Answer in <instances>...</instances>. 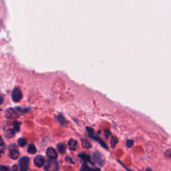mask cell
I'll return each instance as SVG.
<instances>
[{
  "label": "cell",
  "mask_w": 171,
  "mask_h": 171,
  "mask_svg": "<svg viewBox=\"0 0 171 171\" xmlns=\"http://www.w3.org/2000/svg\"><path fill=\"white\" fill-rule=\"evenodd\" d=\"M86 130H87L88 134H89V136H90V138H92L93 140H96V142H98L99 144L101 145L104 148H105L106 150H108L109 149L108 145H107L106 143L104 142L103 140L101 138H100L98 136H97L96 134H95V132H94V129H93L92 128L86 127Z\"/></svg>",
  "instance_id": "1"
},
{
  "label": "cell",
  "mask_w": 171,
  "mask_h": 171,
  "mask_svg": "<svg viewBox=\"0 0 171 171\" xmlns=\"http://www.w3.org/2000/svg\"><path fill=\"white\" fill-rule=\"evenodd\" d=\"M45 171H58L59 163L53 159H48L44 166Z\"/></svg>",
  "instance_id": "2"
},
{
  "label": "cell",
  "mask_w": 171,
  "mask_h": 171,
  "mask_svg": "<svg viewBox=\"0 0 171 171\" xmlns=\"http://www.w3.org/2000/svg\"><path fill=\"white\" fill-rule=\"evenodd\" d=\"M30 161V158L26 157V156L20 158L19 162H18L19 171H28Z\"/></svg>",
  "instance_id": "3"
},
{
  "label": "cell",
  "mask_w": 171,
  "mask_h": 171,
  "mask_svg": "<svg viewBox=\"0 0 171 171\" xmlns=\"http://www.w3.org/2000/svg\"><path fill=\"white\" fill-rule=\"evenodd\" d=\"M22 92L19 88H15L12 90L11 92V98L15 102H18L22 98Z\"/></svg>",
  "instance_id": "4"
},
{
  "label": "cell",
  "mask_w": 171,
  "mask_h": 171,
  "mask_svg": "<svg viewBox=\"0 0 171 171\" xmlns=\"http://www.w3.org/2000/svg\"><path fill=\"white\" fill-rule=\"evenodd\" d=\"M19 114L14 108H8L5 111V117L9 119H16L19 117Z\"/></svg>",
  "instance_id": "5"
},
{
  "label": "cell",
  "mask_w": 171,
  "mask_h": 171,
  "mask_svg": "<svg viewBox=\"0 0 171 171\" xmlns=\"http://www.w3.org/2000/svg\"><path fill=\"white\" fill-rule=\"evenodd\" d=\"M93 160L95 163L100 164V165H103L104 163V158H103V156L99 153L98 152H95L93 153Z\"/></svg>",
  "instance_id": "6"
},
{
  "label": "cell",
  "mask_w": 171,
  "mask_h": 171,
  "mask_svg": "<svg viewBox=\"0 0 171 171\" xmlns=\"http://www.w3.org/2000/svg\"><path fill=\"white\" fill-rule=\"evenodd\" d=\"M34 164L36 167L41 168L45 164V159L43 156L42 155H38L34 158Z\"/></svg>",
  "instance_id": "7"
},
{
  "label": "cell",
  "mask_w": 171,
  "mask_h": 171,
  "mask_svg": "<svg viewBox=\"0 0 171 171\" xmlns=\"http://www.w3.org/2000/svg\"><path fill=\"white\" fill-rule=\"evenodd\" d=\"M46 154L48 155V158L50 159H56L58 157V153L56 151V150L53 148L52 147H48L46 150Z\"/></svg>",
  "instance_id": "8"
},
{
  "label": "cell",
  "mask_w": 171,
  "mask_h": 171,
  "mask_svg": "<svg viewBox=\"0 0 171 171\" xmlns=\"http://www.w3.org/2000/svg\"><path fill=\"white\" fill-rule=\"evenodd\" d=\"M20 156V152L16 148V146L14 148H11L10 150V157L12 158V159L16 160Z\"/></svg>",
  "instance_id": "9"
},
{
  "label": "cell",
  "mask_w": 171,
  "mask_h": 171,
  "mask_svg": "<svg viewBox=\"0 0 171 171\" xmlns=\"http://www.w3.org/2000/svg\"><path fill=\"white\" fill-rule=\"evenodd\" d=\"M78 146V142L76 140L71 138L68 141V148L71 151H76V147Z\"/></svg>",
  "instance_id": "10"
},
{
  "label": "cell",
  "mask_w": 171,
  "mask_h": 171,
  "mask_svg": "<svg viewBox=\"0 0 171 171\" xmlns=\"http://www.w3.org/2000/svg\"><path fill=\"white\" fill-rule=\"evenodd\" d=\"M78 157H80L82 160H83L84 163H92L91 157L89 154L86 153H80L78 154Z\"/></svg>",
  "instance_id": "11"
},
{
  "label": "cell",
  "mask_w": 171,
  "mask_h": 171,
  "mask_svg": "<svg viewBox=\"0 0 171 171\" xmlns=\"http://www.w3.org/2000/svg\"><path fill=\"white\" fill-rule=\"evenodd\" d=\"M57 148L58 150V151L60 154L65 153L66 151V145L63 142H60L57 145Z\"/></svg>",
  "instance_id": "12"
},
{
  "label": "cell",
  "mask_w": 171,
  "mask_h": 171,
  "mask_svg": "<svg viewBox=\"0 0 171 171\" xmlns=\"http://www.w3.org/2000/svg\"><path fill=\"white\" fill-rule=\"evenodd\" d=\"M27 152H29L30 154H35L36 152H37V148H36V146L33 144L30 145L28 148L27 149Z\"/></svg>",
  "instance_id": "13"
},
{
  "label": "cell",
  "mask_w": 171,
  "mask_h": 171,
  "mask_svg": "<svg viewBox=\"0 0 171 171\" xmlns=\"http://www.w3.org/2000/svg\"><path fill=\"white\" fill-rule=\"evenodd\" d=\"M21 124V123L18 121L15 120L14 121L13 123V127H14V130L16 132H20V125Z\"/></svg>",
  "instance_id": "14"
},
{
  "label": "cell",
  "mask_w": 171,
  "mask_h": 171,
  "mask_svg": "<svg viewBox=\"0 0 171 171\" xmlns=\"http://www.w3.org/2000/svg\"><path fill=\"white\" fill-rule=\"evenodd\" d=\"M82 141V145L83 146L84 148H90L91 147V144L88 142V140H87L86 139H84L82 138L81 140Z\"/></svg>",
  "instance_id": "15"
},
{
  "label": "cell",
  "mask_w": 171,
  "mask_h": 171,
  "mask_svg": "<svg viewBox=\"0 0 171 171\" xmlns=\"http://www.w3.org/2000/svg\"><path fill=\"white\" fill-rule=\"evenodd\" d=\"M15 131L14 130V129H9L8 130L6 131L5 132V136L7 138H12V137H14L15 135Z\"/></svg>",
  "instance_id": "16"
},
{
  "label": "cell",
  "mask_w": 171,
  "mask_h": 171,
  "mask_svg": "<svg viewBox=\"0 0 171 171\" xmlns=\"http://www.w3.org/2000/svg\"><path fill=\"white\" fill-rule=\"evenodd\" d=\"M58 120L59 123L62 124V125H64V124H66V118H64V117H63V116L62 114H59V115H58Z\"/></svg>",
  "instance_id": "17"
},
{
  "label": "cell",
  "mask_w": 171,
  "mask_h": 171,
  "mask_svg": "<svg viewBox=\"0 0 171 171\" xmlns=\"http://www.w3.org/2000/svg\"><path fill=\"white\" fill-rule=\"evenodd\" d=\"M118 140L117 137H116L115 136H112L110 143H111V146L112 148H115V146H117V145L118 144Z\"/></svg>",
  "instance_id": "18"
},
{
  "label": "cell",
  "mask_w": 171,
  "mask_h": 171,
  "mask_svg": "<svg viewBox=\"0 0 171 171\" xmlns=\"http://www.w3.org/2000/svg\"><path fill=\"white\" fill-rule=\"evenodd\" d=\"M18 145H19L21 147H23V146H25L27 145V140L25 138H21L19 140H18Z\"/></svg>",
  "instance_id": "19"
},
{
  "label": "cell",
  "mask_w": 171,
  "mask_h": 171,
  "mask_svg": "<svg viewBox=\"0 0 171 171\" xmlns=\"http://www.w3.org/2000/svg\"><path fill=\"white\" fill-rule=\"evenodd\" d=\"M0 171H11V170L8 166L0 164Z\"/></svg>",
  "instance_id": "20"
},
{
  "label": "cell",
  "mask_w": 171,
  "mask_h": 171,
  "mask_svg": "<svg viewBox=\"0 0 171 171\" xmlns=\"http://www.w3.org/2000/svg\"><path fill=\"white\" fill-rule=\"evenodd\" d=\"M126 146L128 148L132 147V146L134 145V140H128L126 142Z\"/></svg>",
  "instance_id": "21"
},
{
  "label": "cell",
  "mask_w": 171,
  "mask_h": 171,
  "mask_svg": "<svg viewBox=\"0 0 171 171\" xmlns=\"http://www.w3.org/2000/svg\"><path fill=\"white\" fill-rule=\"evenodd\" d=\"M111 134V133H110V132L109 130H105L104 131V135H105V136L106 137V138H108L109 137V136Z\"/></svg>",
  "instance_id": "22"
},
{
  "label": "cell",
  "mask_w": 171,
  "mask_h": 171,
  "mask_svg": "<svg viewBox=\"0 0 171 171\" xmlns=\"http://www.w3.org/2000/svg\"><path fill=\"white\" fill-rule=\"evenodd\" d=\"M171 152H170V149H168L167 151L165 152V155L166 157H168L169 158H170V154Z\"/></svg>",
  "instance_id": "23"
},
{
  "label": "cell",
  "mask_w": 171,
  "mask_h": 171,
  "mask_svg": "<svg viewBox=\"0 0 171 171\" xmlns=\"http://www.w3.org/2000/svg\"><path fill=\"white\" fill-rule=\"evenodd\" d=\"M118 161L119 162V163H120V164H121V165H123V166L125 168V169H126V170L127 171H132V170H131L130 169H128V168H127V167H126V166H125V165H124V164H123V163H121V162H120V160H118Z\"/></svg>",
  "instance_id": "24"
},
{
  "label": "cell",
  "mask_w": 171,
  "mask_h": 171,
  "mask_svg": "<svg viewBox=\"0 0 171 171\" xmlns=\"http://www.w3.org/2000/svg\"><path fill=\"white\" fill-rule=\"evenodd\" d=\"M4 145V140H3L1 136H0V146H3Z\"/></svg>",
  "instance_id": "25"
},
{
  "label": "cell",
  "mask_w": 171,
  "mask_h": 171,
  "mask_svg": "<svg viewBox=\"0 0 171 171\" xmlns=\"http://www.w3.org/2000/svg\"><path fill=\"white\" fill-rule=\"evenodd\" d=\"M3 102H4V98L0 94V104H2Z\"/></svg>",
  "instance_id": "26"
},
{
  "label": "cell",
  "mask_w": 171,
  "mask_h": 171,
  "mask_svg": "<svg viewBox=\"0 0 171 171\" xmlns=\"http://www.w3.org/2000/svg\"><path fill=\"white\" fill-rule=\"evenodd\" d=\"M4 148H2V149H0V154H2L3 152H4Z\"/></svg>",
  "instance_id": "27"
},
{
  "label": "cell",
  "mask_w": 171,
  "mask_h": 171,
  "mask_svg": "<svg viewBox=\"0 0 171 171\" xmlns=\"http://www.w3.org/2000/svg\"><path fill=\"white\" fill-rule=\"evenodd\" d=\"M146 171H152V170L151 169H149V168H148V169H146Z\"/></svg>",
  "instance_id": "28"
}]
</instances>
